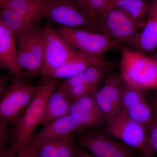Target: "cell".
I'll list each match as a JSON object with an SVG mask.
<instances>
[{
    "mask_svg": "<svg viewBox=\"0 0 157 157\" xmlns=\"http://www.w3.org/2000/svg\"><path fill=\"white\" fill-rule=\"evenodd\" d=\"M152 108L153 111V117L157 121V90H155Z\"/></svg>",
    "mask_w": 157,
    "mask_h": 157,
    "instance_id": "31",
    "label": "cell"
},
{
    "mask_svg": "<svg viewBox=\"0 0 157 157\" xmlns=\"http://www.w3.org/2000/svg\"><path fill=\"white\" fill-rule=\"evenodd\" d=\"M76 140L95 157H134L130 147L98 128L82 130Z\"/></svg>",
    "mask_w": 157,
    "mask_h": 157,
    "instance_id": "8",
    "label": "cell"
},
{
    "mask_svg": "<svg viewBox=\"0 0 157 157\" xmlns=\"http://www.w3.org/2000/svg\"><path fill=\"white\" fill-rule=\"evenodd\" d=\"M93 19L104 24V16L109 9L114 7V0H78Z\"/></svg>",
    "mask_w": 157,
    "mask_h": 157,
    "instance_id": "21",
    "label": "cell"
},
{
    "mask_svg": "<svg viewBox=\"0 0 157 157\" xmlns=\"http://www.w3.org/2000/svg\"><path fill=\"white\" fill-rule=\"evenodd\" d=\"M147 157H154L153 156V155H151V156H147Z\"/></svg>",
    "mask_w": 157,
    "mask_h": 157,
    "instance_id": "35",
    "label": "cell"
},
{
    "mask_svg": "<svg viewBox=\"0 0 157 157\" xmlns=\"http://www.w3.org/2000/svg\"><path fill=\"white\" fill-rule=\"evenodd\" d=\"M94 94L86 95L72 102L70 106V113H92L103 114L97 104Z\"/></svg>",
    "mask_w": 157,
    "mask_h": 157,
    "instance_id": "23",
    "label": "cell"
},
{
    "mask_svg": "<svg viewBox=\"0 0 157 157\" xmlns=\"http://www.w3.org/2000/svg\"><path fill=\"white\" fill-rule=\"evenodd\" d=\"M104 23L107 35L124 43L139 32L134 21L116 7L107 11Z\"/></svg>",
    "mask_w": 157,
    "mask_h": 157,
    "instance_id": "12",
    "label": "cell"
},
{
    "mask_svg": "<svg viewBox=\"0 0 157 157\" xmlns=\"http://www.w3.org/2000/svg\"><path fill=\"white\" fill-rule=\"evenodd\" d=\"M115 1H118V0H114Z\"/></svg>",
    "mask_w": 157,
    "mask_h": 157,
    "instance_id": "36",
    "label": "cell"
},
{
    "mask_svg": "<svg viewBox=\"0 0 157 157\" xmlns=\"http://www.w3.org/2000/svg\"><path fill=\"white\" fill-rule=\"evenodd\" d=\"M143 91L129 85L123 81L121 93L122 108L128 109L146 100Z\"/></svg>",
    "mask_w": 157,
    "mask_h": 157,
    "instance_id": "22",
    "label": "cell"
},
{
    "mask_svg": "<svg viewBox=\"0 0 157 157\" xmlns=\"http://www.w3.org/2000/svg\"><path fill=\"white\" fill-rule=\"evenodd\" d=\"M123 79L120 74H111L105 79L99 91L118 111L121 109V93Z\"/></svg>",
    "mask_w": 157,
    "mask_h": 157,
    "instance_id": "19",
    "label": "cell"
},
{
    "mask_svg": "<svg viewBox=\"0 0 157 157\" xmlns=\"http://www.w3.org/2000/svg\"><path fill=\"white\" fill-rule=\"evenodd\" d=\"M124 109L129 117L143 126L147 131L153 119V111L152 107L147 99L128 109Z\"/></svg>",
    "mask_w": 157,
    "mask_h": 157,
    "instance_id": "20",
    "label": "cell"
},
{
    "mask_svg": "<svg viewBox=\"0 0 157 157\" xmlns=\"http://www.w3.org/2000/svg\"><path fill=\"white\" fill-rule=\"evenodd\" d=\"M71 103L58 86L47 101L41 124L45 125L70 113Z\"/></svg>",
    "mask_w": 157,
    "mask_h": 157,
    "instance_id": "15",
    "label": "cell"
},
{
    "mask_svg": "<svg viewBox=\"0 0 157 157\" xmlns=\"http://www.w3.org/2000/svg\"><path fill=\"white\" fill-rule=\"evenodd\" d=\"M153 57L155 59V60L156 61V62L157 63V53L154 54L153 55Z\"/></svg>",
    "mask_w": 157,
    "mask_h": 157,
    "instance_id": "34",
    "label": "cell"
},
{
    "mask_svg": "<svg viewBox=\"0 0 157 157\" xmlns=\"http://www.w3.org/2000/svg\"><path fill=\"white\" fill-rule=\"evenodd\" d=\"M15 36L0 21V66L14 76H20Z\"/></svg>",
    "mask_w": 157,
    "mask_h": 157,
    "instance_id": "13",
    "label": "cell"
},
{
    "mask_svg": "<svg viewBox=\"0 0 157 157\" xmlns=\"http://www.w3.org/2000/svg\"><path fill=\"white\" fill-rule=\"evenodd\" d=\"M14 153L13 152L11 151L5 154V155H2L1 157H14Z\"/></svg>",
    "mask_w": 157,
    "mask_h": 157,
    "instance_id": "33",
    "label": "cell"
},
{
    "mask_svg": "<svg viewBox=\"0 0 157 157\" xmlns=\"http://www.w3.org/2000/svg\"><path fill=\"white\" fill-rule=\"evenodd\" d=\"M70 43L59 33L57 29L50 24L44 27L43 61L41 79L47 81L59 67L63 65L76 53Z\"/></svg>",
    "mask_w": 157,
    "mask_h": 157,
    "instance_id": "7",
    "label": "cell"
},
{
    "mask_svg": "<svg viewBox=\"0 0 157 157\" xmlns=\"http://www.w3.org/2000/svg\"><path fill=\"white\" fill-rule=\"evenodd\" d=\"M0 21L15 37L39 25V23L9 9H1Z\"/></svg>",
    "mask_w": 157,
    "mask_h": 157,
    "instance_id": "16",
    "label": "cell"
},
{
    "mask_svg": "<svg viewBox=\"0 0 157 157\" xmlns=\"http://www.w3.org/2000/svg\"><path fill=\"white\" fill-rule=\"evenodd\" d=\"M18 41V61L23 70L41 74L43 61L44 28L37 26L16 37Z\"/></svg>",
    "mask_w": 157,
    "mask_h": 157,
    "instance_id": "9",
    "label": "cell"
},
{
    "mask_svg": "<svg viewBox=\"0 0 157 157\" xmlns=\"http://www.w3.org/2000/svg\"><path fill=\"white\" fill-rule=\"evenodd\" d=\"M40 86L26 83L19 76H14L9 86L1 97L0 102V129L7 132L8 125L15 124L30 104Z\"/></svg>",
    "mask_w": 157,
    "mask_h": 157,
    "instance_id": "4",
    "label": "cell"
},
{
    "mask_svg": "<svg viewBox=\"0 0 157 157\" xmlns=\"http://www.w3.org/2000/svg\"><path fill=\"white\" fill-rule=\"evenodd\" d=\"M105 131L130 148L139 151L145 157L153 155L147 130L129 117L123 108L107 122Z\"/></svg>",
    "mask_w": 157,
    "mask_h": 157,
    "instance_id": "5",
    "label": "cell"
},
{
    "mask_svg": "<svg viewBox=\"0 0 157 157\" xmlns=\"http://www.w3.org/2000/svg\"><path fill=\"white\" fill-rule=\"evenodd\" d=\"M15 153L17 157H38L36 144L33 139L28 143L18 149Z\"/></svg>",
    "mask_w": 157,
    "mask_h": 157,
    "instance_id": "27",
    "label": "cell"
},
{
    "mask_svg": "<svg viewBox=\"0 0 157 157\" xmlns=\"http://www.w3.org/2000/svg\"><path fill=\"white\" fill-rule=\"evenodd\" d=\"M103 60L77 51L72 58L52 74L48 80L67 79L82 73L91 65Z\"/></svg>",
    "mask_w": 157,
    "mask_h": 157,
    "instance_id": "14",
    "label": "cell"
},
{
    "mask_svg": "<svg viewBox=\"0 0 157 157\" xmlns=\"http://www.w3.org/2000/svg\"><path fill=\"white\" fill-rule=\"evenodd\" d=\"M76 157H95L81 146L76 147Z\"/></svg>",
    "mask_w": 157,
    "mask_h": 157,
    "instance_id": "29",
    "label": "cell"
},
{
    "mask_svg": "<svg viewBox=\"0 0 157 157\" xmlns=\"http://www.w3.org/2000/svg\"><path fill=\"white\" fill-rule=\"evenodd\" d=\"M0 6L1 9L15 11L39 23L45 7L31 0H0Z\"/></svg>",
    "mask_w": 157,
    "mask_h": 157,
    "instance_id": "17",
    "label": "cell"
},
{
    "mask_svg": "<svg viewBox=\"0 0 157 157\" xmlns=\"http://www.w3.org/2000/svg\"><path fill=\"white\" fill-rule=\"evenodd\" d=\"M31 1H33L35 2L38 3L39 5H42V6H45L50 2L52 0H31Z\"/></svg>",
    "mask_w": 157,
    "mask_h": 157,
    "instance_id": "32",
    "label": "cell"
},
{
    "mask_svg": "<svg viewBox=\"0 0 157 157\" xmlns=\"http://www.w3.org/2000/svg\"><path fill=\"white\" fill-rule=\"evenodd\" d=\"M58 86L63 90L67 98L72 103L83 96L94 94L96 91V87L86 82H81L68 88L61 87L59 85Z\"/></svg>",
    "mask_w": 157,
    "mask_h": 157,
    "instance_id": "24",
    "label": "cell"
},
{
    "mask_svg": "<svg viewBox=\"0 0 157 157\" xmlns=\"http://www.w3.org/2000/svg\"><path fill=\"white\" fill-rule=\"evenodd\" d=\"M57 30L74 48L101 60L105 54L119 47L121 43L109 35L97 32L61 27Z\"/></svg>",
    "mask_w": 157,
    "mask_h": 157,
    "instance_id": "6",
    "label": "cell"
},
{
    "mask_svg": "<svg viewBox=\"0 0 157 157\" xmlns=\"http://www.w3.org/2000/svg\"><path fill=\"white\" fill-rule=\"evenodd\" d=\"M149 141L152 149L157 154V121L153 117L151 124L147 130Z\"/></svg>",
    "mask_w": 157,
    "mask_h": 157,
    "instance_id": "28",
    "label": "cell"
},
{
    "mask_svg": "<svg viewBox=\"0 0 157 157\" xmlns=\"http://www.w3.org/2000/svg\"><path fill=\"white\" fill-rule=\"evenodd\" d=\"M9 76L8 75H2L1 76V79H0V94L1 95H2L5 91L7 89L6 88L7 86V81L8 80Z\"/></svg>",
    "mask_w": 157,
    "mask_h": 157,
    "instance_id": "30",
    "label": "cell"
},
{
    "mask_svg": "<svg viewBox=\"0 0 157 157\" xmlns=\"http://www.w3.org/2000/svg\"><path fill=\"white\" fill-rule=\"evenodd\" d=\"M119 48L123 81L142 90H157V63L153 57L127 45Z\"/></svg>",
    "mask_w": 157,
    "mask_h": 157,
    "instance_id": "1",
    "label": "cell"
},
{
    "mask_svg": "<svg viewBox=\"0 0 157 157\" xmlns=\"http://www.w3.org/2000/svg\"><path fill=\"white\" fill-rule=\"evenodd\" d=\"M84 129L81 116L70 113L57 120L43 126L33 139L36 140H56L71 136L73 132Z\"/></svg>",
    "mask_w": 157,
    "mask_h": 157,
    "instance_id": "11",
    "label": "cell"
},
{
    "mask_svg": "<svg viewBox=\"0 0 157 157\" xmlns=\"http://www.w3.org/2000/svg\"><path fill=\"white\" fill-rule=\"evenodd\" d=\"M59 85L56 79H49L40 85L34 99L14 124V142L11 151L15 153L33 137L35 129L41 123L48 98Z\"/></svg>",
    "mask_w": 157,
    "mask_h": 157,
    "instance_id": "3",
    "label": "cell"
},
{
    "mask_svg": "<svg viewBox=\"0 0 157 157\" xmlns=\"http://www.w3.org/2000/svg\"><path fill=\"white\" fill-rule=\"evenodd\" d=\"M114 7L126 13L134 21L139 30L143 29L148 9V4L145 0H118L115 1Z\"/></svg>",
    "mask_w": 157,
    "mask_h": 157,
    "instance_id": "18",
    "label": "cell"
},
{
    "mask_svg": "<svg viewBox=\"0 0 157 157\" xmlns=\"http://www.w3.org/2000/svg\"><path fill=\"white\" fill-rule=\"evenodd\" d=\"M43 17L61 27L107 35L104 24L93 19L78 0H52L44 7Z\"/></svg>",
    "mask_w": 157,
    "mask_h": 157,
    "instance_id": "2",
    "label": "cell"
},
{
    "mask_svg": "<svg viewBox=\"0 0 157 157\" xmlns=\"http://www.w3.org/2000/svg\"><path fill=\"white\" fill-rule=\"evenodd\" d=\"M57 157H76V147L72 135L59 140Z\"/></svg>",
    "mask_w": 157,
    "mask_h": 157,
    "instance_id": "26",
    "label": "cell"
},
{
    "mask_svg": "<svg viewBox=\"0 0 157 157\" xmlns=\"http://www.w3.org/2000/svg\"><path fill=\"white\" fill-rule=\"evenodd\" d=\"M143 29L124 43L130 48L149 53L157 48V0H150Z\"/></svg>",
    "mask_w": 157,
    "mask_h": 157,
    "instance_id": "10",
    "label": "cell"
},
{
    "mask_svg": "<svg viewBox=\"0 0 157 157\" xmlns=\"http://www.w3.org/2000/svg\"><path fill=\"white\" fill-rule=\"evenodd\" d=\"M34 140L38 157H57L59 140Z\"/></svg>",
    "mask_w": 157,
    "mask_h": 157,
    "instance_id": "25",
    "label": "cell"
}]
</instances>
